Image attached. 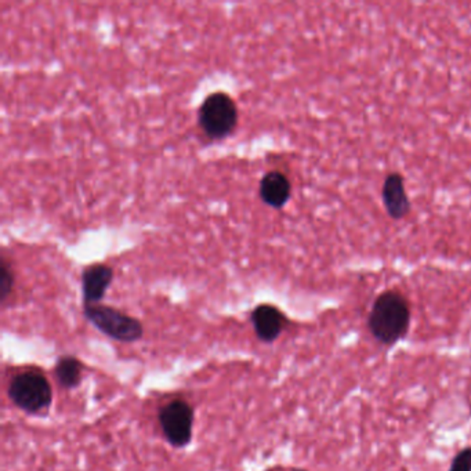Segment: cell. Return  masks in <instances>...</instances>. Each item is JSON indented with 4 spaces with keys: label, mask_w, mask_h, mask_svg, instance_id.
I'll use <instances>...</instances> for the list:
<instances>
[{
    "label": "cell",
    "mask_w": 471,
    "mask_h": 471,
    "mask_svg": "<svg viewBox=\"0 0 471 471\" xmlns=\"http://www.w3.org/2000/svg\"><path fill=\"white\" fill-rule=\"evenodd\" d=\"M0 300L2 303H6L7 298L15 289L16 276L15 270H13L12 265L7 261L6 256H2V266H0Z\"/></svg>",
    "instance_id": "8fae6325"
},
{
    "label": "cell",
    "mask_w": 471,
    "mask_h": 471,
    "mask_svg": "<svg viewBox=\"0 0 471 471\" xmlns=\"http://www.w3.org/2000/svg\"><path fill=\"white\" fill-rule=\"evenodd\" d=\"M7 392L12 403L29 414L40 413L53 403V387L40 371H23L13 376Z\"/></svg>",
    "instance_id": "3957f363"
},
{
    "label": "cell",
    "mask_w": 471,
    "mask_h": 471,
    "mask_svg": "<svg viewBox=\"0 0 471 471\" xmlns=\"http://www.w3.org/2000/svg\"><path fill=\"white\" fill-rule=\"evenodd\" d=\"M238 120L236 102L225 91L209 94L199 107V126L212 140H223L230 136L238 126Z\"/></svg>",
    "instance_id": "7a4b0ae2"
},
{
    "label": "cell",
    "mask_w": 471,
    "mask_h": 471,
    "mask_svg": "<svg viewBox=\"0 0 471 471\" xmlns=\"http://www.w3.org/2000/svg\"><path fill=\"white\" fill-rule=\"evenodd\" d=\"M383 201L390 216L403 219L409 212V199L406 195L403 180L400 174L387 177L383 187Z\"/></svg>",
    "instance_id": "9c48e42d"
},
{
    "label": "cell",
    "mask_w": 471,
    "mask_h": 471,
    "mask_svg": "<svg viewBox=\"0 0 471 471\" xmlns=\"http://www.w3.org/2000/svg\"><path fill=\"white\" fill-rule=\"evenodd\" d=\"M83 314L99 332L120 343H134L144 335V327L139 319L126 312L104 304H86Z\"/></svg>",
    "instance_id": "277c9868"
},
{
    "label": "cell",
    "mask_w": 471,
    "mask_h": 471,
    "mask_svg": "<svg viewBox=\"0 0 471 471\" xmlns=\"http://www.w3.org/2000/svg\"><path fill=\"white\" fill-rule=\"evenodd\" d=\"M114 268L104 263L88 266L82 273L83 303L99 304L114 281Z\"/></svg>",
    "instance_id": "52a82bcc"
},
{
    "label": "cell",
    "mask_w": 471,
    "mask_h": 471,
    "mask_svg": "<svg viewBox=\"0 0 471 471\" xmlns=\"http://www.w3.org/2000/svg\"><path fill=\"white\" fill-rule=\"evenodd\" d=\"M56 378L64 389H75L79 386L83 375V363L79 358L64 355L56 363Z\"/></svg>",
    "instance_id": "30bf717a"
},
{
    "label": "cell",
    "mask_w": 471,
    "mask_h": 471,
    "mask_svg": "<svg viewBox=\"0 0 471 471\" xmlns=\"http://www.w3.org/2000/svg\"><path fill=\"white\" fill-rule=\"evenodd\" d=\"M409 327V307L397 292L379 296L370 317V328L376 339L386 344L403 338Z\"/></svg>",
    "instance_id": "6da1fadb"
},
{
    "label": "cell",
    "mask_w": 471,
    "mask_h": 471,
    "mask_svg": "<svg viewBox=\"0 0 471 471\" xmlns=\"http://www.w3.org/2000/svg\"><path fill=\"white\" fill-rule=\"evenodd\" d=\"M253 330L258 340L273 343L281 335L287 325V317L278 307L273 304H260L252 311Z\"/></svg>",
    "instance_id": "8992f818"
},
{
    "label": "cell",
    "mask_w": 471,
    "mask_h": 471,
    "mask_svg": "<svg viewBox=\"0 0 471 471\" xmlns=\"http://www.w3.org/2000/svg\"><path fill=\"white\" fill-rule=\"evenodd\" d=\"M261 201L274 209H281L292 195V184L284 173L278 171H271L261 179L258 187Z\"/></svg>",
    "instance_id": "ba28073f"
},
{
    "label": "cell",
    "mask_w": 471,
    "mask_h": 471,
    "mask_svg": "<svg viewBox=\"0 0 471 471\" xmlns=\"http://www.w3.org/2000/svg\"><path fill=\"white\" fill-rule=\"evenodd\" d=\"M160 424L166 441L174 448H184L193 440L194 409L187 401L173 400L161 408Z\"/></svg>",
    "instance_id": "5b68a950"
},
{
    "label": "cell",
    "mask_w": 471,
    "mask_h": 471,
    "mask_svg": "<svg viewBox=\"0 0 471 471\" xmlns=\"http://www.w3.org/2000/svg\"><path fill=\"white\" fill-rule=\"evenodd\" d=\"M451 471H471V451L465 449L457 455Z\"/></svg>",
    "instance_id": "7c38bea8"
}]
</instances>
